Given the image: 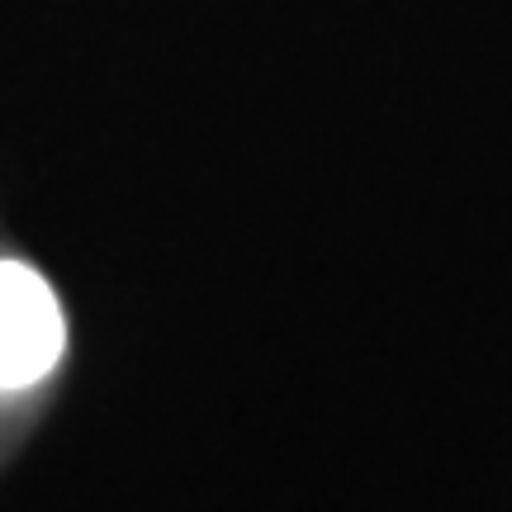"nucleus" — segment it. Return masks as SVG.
<instances>
[{
  "label": "nucleus",
  "instance_id": "obj_1",
  "mask_svg": "<svg viewBox=\"0 0 512 512\" xmlns=\"http://www.w3.org/2000/svg\"><path fill=\"white\" fill-rule=\"evenodd\" d=\"M67 356V313L48 275L0 256V399L34 394Z\"/></svg>",
  "mask_w": 512,
  "mask_h": 512
}]
</instances>
